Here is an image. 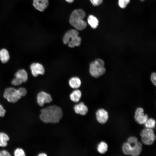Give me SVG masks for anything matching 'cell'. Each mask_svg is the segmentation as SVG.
Here are the masks:
<instances>
[{
	"mask_svg": "<svg viewBox=\"0 0 156 156\" xmlns=\"http://www.w3.org/2000/svg\"><path fill=\"white\" fill-rule=\"evenodd\" d=\"M62 115V112L61 108L53 105L42 109L40 118L44 123H56L59 121Z\"/></svg>",
	"mask_w": 156,
	"mask_h": 156,
	"instance_id": "6da1fadb",
	"label": "cell"
},
{
	"mask_svg": "<svg viewBox=\"0 0 156 156\" xmlns=\"http://www.w3.org/2000/svg\"><path fill=\"white\" fill-rule=\"evenodd\" d=\"M86 15L85 12L81 9L74 10L70 16L69 21L70 24L78 30H83L87 26L86 23L83 20Z\"/></svg>",
	"mask_w": 156,
	"mask_h": 156,
	"instance_id": "7a4b0ae2",
	"label": "cell"
},
{
	"mask_svg": "<svg viewBox=\"0 0 156 156\" xmlns=\"http://www.w3.org/2000/svg\"><path fill=\"white\" fill-rule=\"evenodd\" d=\"M78 31L74 29H70L67 31L63 38V43L71 48L79 46L81 43V38L78 36Z\"/></svg>",
	"mask_w": 156,
	"mask_h": 156,
	"instance_id": "3957f363",
	"label": "cell"
},
{
	"mask_svg": "<svg viewBox=\"0 0 156 156\" xmlns=\"http://www.w3.org/2000/svg\"><path fill=\"white\" fill-rule=\"evenodd\" d=\"M105 63L103 60L97 59L90 64L89 72L90 75L95 78H98L103 75L106 71Z\"/></svg>",
	"mask_w": 156,
	"mask_h": 156,
	"instance_id": "277c9868",
	"label": "cell"
},
{
	"mask_svg": "<svg viewBox=\"0 0 156 156\" xmlns=\"http://www.w3.org/2000/svg\"><path fill=\"white\" fill-rule=\"evenodd\" d=\"M140 135L142 143L146 145L152 144L156 138L153 130L151 129L146 128L140 132Z\"/></svg>",
	"mask_w": 156,
	"mask_h": 156,
	"instance_id": "5b68a950",
	"label": "cell"
},
{
	"mask_svg": "<svg viewBox=\"0 0 156 156\" xmlns=\"http://www.w3.org/2000/svg\"><path fill=\"white\" fill-rule=\"evenodd\" d=\"M3 97L10 102L14 103L21 97L18 90L12 88H9L5 90Z\"/></svg>",
	"mask_w": 156,
	"mask_h": 156,
	"instance_id": "8992f818",
	"label": "cell"
},
{
	"mask_svg": "<svg viewBox=\"0 0 156 156\" xmlns=\"http://www.w3.org/2000/svg\"><path fill=\"white\" fill-rule=\"evenodd\" d=\"M50 95L45 92L42 91L38 93L37 96V103L40 106H43L45 103H49L52 101Z\"/></svg>",
	"mask_w": 156,
	"mask_h": 156,
	"instance_id": "52a82bcc",
	"label": "cell"
},
{
	"mask_svg": "<svg viewBox=\"0 0 156 156\" xmlns=\"http://www.w3.org/2000/svg\"><path fill=\"white\" fill-rule=\"evenodd\" d=\"M134 118L135 120L140 124H144L148 119V115L144 114V109L142 108H138L137 109Z\"/></svg>",
	"mask_w": 156,
	"mask_h": 156,
	"instance_id": "ba28073f",
	"label": "cell"
},
{
	"mask_svg": "<svg viewBox=\"0 0 156 156\" xmlns=\"http://www.w3.org/2000/svg\"><path fill=\"white\" fill-rule=\"evenodd\" d=\"M30 68L32 75L35 77L39 75H43L45 72L43 66L38 63H34L31 64L30 66Z\"/></svg>",
	"mask_w": 156,
	"mask_h": 156,
	"instance_id": "9c48e42d",
	"label": "cell"
},
{
	"mask_svg": "<svg viewBox=\"0 0 156 156\" xmlns=\"http://www.w3.org/2000/svg\"><path fill=\"white\" fill-rule=\"evenodd\" d=\"M96 116L97 121L101 124L106 123L108 118L107 112L102 109H99L97 110L96 113Z\"/></svg>",
	"mask_w": 156,
	"mask_h": 156,
	"instance_id": "30bf717a",
	"label": "cell"
},
{
	"mask_svg": "<svg viewBox=\"0 0 156 156\" xmlns=\"http://www.w3.org/2000/svg\"><path fill=\"white\" fill-rule=\"evenodd\" d=\"M48 0H33V5L37 10L43 12L49 5Z\"/></svg>",
	"mask_w": 156,
	"mask_h": 156,
	"instance_id": "8fae6325",
	"label": "cell"
},
{
	"mask_svg": "<svg viewBox=\"0 0 156 156\" xmlns=\"http://www.w3.org/2000/svg\"><path fill=\"white\" fill-rule=\"evenodd\" d=\"M74 110L75 113L81 115H85L88 112V108L83 102H81L74 107Z\"/></svg>",
	"mask_w": 156,
	"mask_h": 156,
	"instance_id": "7c38bea8",
	"label": "cell"
},
{
	"mask_svg": "<svg viewBox=\"0 0 156 156\" xmlns=\"http://www.w3.org/2000/svg\"><path fill=\"white\" fill-rule=\"evenodd\" d=\"M142 150V144L138 141L132 146L131 155L138 156L141 153Z\"/></svg>",
	"mask_w": 156,
	"mask_h": 156,
	"instance_id": "4fadbf2b",
	"label": "cell"
},
{
	"mask_svg": "<svg viewBox=\"0 0 156 156\" xmlns=\"http://www.w3.org/2000/svg\"><path fill=\"white\" fill-rule=\"evenodd\" d=\"M14 76L20 79L24 82H26L28 79L27 73L23 69L18 70L15 74Z\"/></svg>",
	"mask_w": 156,
	"mask_h": 156,
	"instance_id": "5bb4252c",
	"label": "cell"
},
{
	"mask_svg": "<svg viewBox=\"0 0 156 156\" xmlns=\"http://www.w3.org/2000/svg\"><path fill=\"white\" fill-rule=\"evenodd\" d=\"M81 83L80 79L77 77H72L69 81V84L70 86L74 89L79 88L81 86Z\"/></svg>",
	"mask_w": 156,
	"mask_h": 156,
	"instance_id": "9a60e30c",
	"label": "cell"
},
{
	"mask_svg": "<svg viewBox=\"0 0 156 156\" xmlns=\"http://www.w3.org/2000/svg\"><path fill=\"white\" fill-rule=\"evenodd\" d=\"M81 96V91L79 90H74L70 94V95L71 100L74 102H78Z\"/></svg>",
	"mask_w": 156,
	"mask_h": 156,
	"instance_id": "2e32d148",
	"label": "cell"
},
{
	"mask_svg": "<svg viewBox=\"0 0 156 156\" xmlns=\"http://www.w3.org/2000/svg\"><path fill=\"white\" fill-rule=\"evenodd\" d=\"M87 21L88 23L93 29H95L99 25V21L94 16L92 15H89Z\"/></svg>",
	"mask_w": 156,
	"mask_h": 156,
	"instance_id": "e0dca14e",
	"label": "cell"
},
{
	"mask_svg": "<svg viewBox=\"0 0 156 156\" xmlns=\"http://www.w3.org/2000/svg\"><path fill=\"white\" fill-rule=\"evenodd\" d=\"M10 59V56L8 51L3 49L0 51V60L3 63L8 62Z\"/></svg>",
	"mask_w": 156,
	"mask_h": 156,
	"instance_id": "ac0fdd59",
	"label": "cell"
},
{
	"mask_svg": "<svg viewBox=\"0 0 156 156\" xmlns=\"http://www.w3.org/2000/svg\"><path fill=\"white\" fill-rule=\"evenodd\" d=\"M9 140L8 135L3 132L0 133V146L4 147L7 145V142Z\"/></svg>",
	"mask_w": 156,
	"mask_h": 156,
	"instance_id": "d6986e66",
	"label": "cell"
},
{
	"mask_svg": "<svg viewBox=\"0 0 156 156\" xmlns=\"http://www.w3.org/2000/svg\"><path fill=\"white\" fill-rule=\"evenodd\" d=\"M122 151L124 153L127 155H131L132 146L127 142L124 143L122 146Z\"/></svg>",
	"mask_w": 156,
	"mask_h": 156,
	"instance_id": "ffe728a7",
	"label": "cell"
},
{
	"mask_svg": "<svg viewBox=\"0 0 156 156\" xmlns=\"http://www.w3.org/2000/svg\"><path fill=\"white\" fill-rule=\"evenodd\" d=\"M108 146L105 142H101L98 145L97 149L100 153L104 154L107 150Z\"/></svg>",
	"mask_w": 156,
	"mask_h": 156,
	"instance_id": "44dd1931",
	"label": "cell"
},
{
	"mask_svg": "<svg viewBox=\"0 0 156 156\" xmlns=\"http://www.w3.org/2000/svg\"><path fill=\"white\" fill-rule=\"evenodd\" d=\"M155 120L152 118L148 119L144 123L146 128L153 129L155 127Z\"/></svg>",
	"mask_w": 156,
	"mask_h": 156,
	"instance_id": "7402d4cb",
	"label": "cell"
},
{
	"mask_svg": "<svg viewBox=\"0 0 156 156\" xmlns=\"http://www.w3.org/2000/svg\"><path fill=\"white\" fill-rule=\"evenodd\" d=\"M130 2V0H118L119 6L122 8H125Z\"/></svg>",
	"mask_w": 156,
	"mask_h": 156,
	"instance_id": "603a6c76",
	"label": "cell"
},
{
	"mask_svg": "<svg viewBox=\"0 0 156 156\" xmlns=\"http://www.w3.org/2000/svg\"><path fill=\"white\" fill-rule=\"evenodd\" d=\"M14 155L15 156H25V153L24 150L22 148H18L14 151Z\"/></svg>",
	"mask_w": 156,
	"mask_h": 156,
	"instance_id": "cb8c5ba5",
	"label": "cell"
},
{
	"mask_svg": "<svg viewBox=\"0 0 156 156\" xmlns=\"http://www.w3.org/2000/svg\"><path fill=\"white\" fill-rule=\"evenodd\" d=\"M138 141V139L136 137L131 136L128 138L127 142L132 146Z\"/></svg>",
	"mask_w": 156,
	"mask_h": 156,
	"instance_id": "d4e9b609",
	"label": "cell"
},
{
	"mask_svg": "<svg viewBox=\"0 0 156 156\" xmlns=\"http://www.w3.org/2000/svg\"><path fill=\"white\" fill-rule=\"evenodd\" d=\"M23 82L20 79L15 77L12 81V83L14 86H18L21 84Z\"/></svg>",
	"mask_w": 156,
	"mask_h": 156,
	"instance_id": "484cf974",
	"label": "cell"
},
{
	"mask_svg": "<svg viewBox=\"0 0 156 156\" xmlns=\"http://www.w3.org/2000/svg\"><path fill=\"white\" fill-rule=\"evenodd\" d=\"M92 4L94 6H98L103 2V0H90Z\"/></svg>",
	"mask_w": 156,
	"mask_h": 156,
	"instance_id": "4316f807",
	"label": "cell"
},
{
	"mask_svg": "<svg viewBox=\"0 0 156 156\" xmlns=\"http://www.w3.org/2000/svg\"><path fill=\"white\" fill-rule=\"evenodd\" d=\"M18 90L21 96H24L26 94L27 91L25 88H21L18 89Z\"/></svg>",
	"mask_w": 156,
	"mask_h": 156,
	"instance_id": "83f0119b",
	"label": "cell"
},
{
	"mask_svg": "<svg viewBox=\"0 0 156 156\" xmlns=\"http://www.w3.org/2000/svg\"><path fill=\"white\" fill-rule=\"evenodd\" d=\"M156 73H153L151 74V79L153 84L155 86L156 85Z\"/></svg>",
	"mask_w": 156,
	"mask_h": 156,
	"instance_id": "f1b7e54d",
	"label": "cell"
},
{
	"mask_svg": "<svg viewBox=\"0 0 156 156\" xmlns=\"http://www.w3.org/2000/svg\"><path fill=\"white\" fill-rule=\"evenodd\" d=\"M11 155L7 151L2 150L0 151V156H10Z\"/></svg>",
	"mask_w": 156,
	"mask_h": 156,
	"instance_id": "f546056e",
	"label": "cell"
},
{
	"mask_svg": "<svg viewBox=\"0 0 156 156\" xmlns=\"http://www.w3.org/2000/svg\"><path fill=\"white\" fill-rule=\"evenodd\" d=\"M5 112L3 106L0 104V117H3L5 115Z\"/></svg>",
	"mask_w": 156,
	"mask_h": 156,
	"instance_id": "4dcf8cb0",
	"label": "cell"
},
{
	"mask_svg": "<svg viewBox=\"0 0 156 156\" xmlns=\"http://www.w3.org/2000/svg\"><path fill=\"white\" fill-rule=\"evenodd\" d=\"M47 155L46 154L44 153H40L38 155L39 156H47Z\"/></svg>",
	"mask_w": 156,
	"mask_h": 156,
	"instance_id": "1f68e13d",
	"label": "cell"
},
{
	"mask_svg": "<svg viewBox=\"0 0 156 156\" xmlns=\"http://www.w3.org/2000/svg\"><path fill=\"white\" fill-rule=\"evenodd\" d=\"M67 2L69 3L73 2L74 0H65Z\"/></svg>",
	"mask_w": 156,
	"mask_h": 156,
	"instance_id": "d6a6232c",
	"label": "cell"
},
{
	"mask_svg": "<svg viewBox=\"0 0 156 156\" xmlns=\"http://www.w3.org/2000/svg\"><path fill=\"white\" fill-rule=\"evenodd\" d=\"M140 0L141 1H143L144 0Z\"/></svg>",
	"mask_w": 156,
	"mask_h": 156,
	"instance_id": "836d02e7",
	"label": "cell"
}]
</instances>
